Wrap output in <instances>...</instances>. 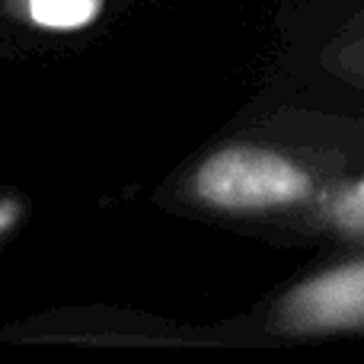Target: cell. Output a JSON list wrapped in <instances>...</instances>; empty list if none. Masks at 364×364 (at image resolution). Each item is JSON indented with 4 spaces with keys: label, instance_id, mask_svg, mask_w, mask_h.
<instances>
[{
    "label": "cell",
    "instance_id": "cell-1",
    "mask_svg": "<svg viewBox=\"0 0 364 364\" xmlns=\"http://www.w3.org/2000/svg\"><path fill=\"white\" fill-rule=\"evenodd\" d=\"M336 179L333 166L265 144H233L211 154L192 176V195L227 214L307 211Z\"/></svg>",
    "mask_w": 364,
    "mask_h": 364
},
{
    "label": "cell",
    "instance_id": "cell-2",
    "mask_svg": "<svg viewBox=\"0 0 364 364\" xmlns=\"http://www.w3.org/2000/svg\"><path fill=\"white\" fill-rule=\"evenodd\" d=\"M269 323L294 339L364 333V243L361 252L291 284L275 301Z\"/></svg>",
    "mask_w": 364,
    "mask_h": 364
},
{
    "label": "cell",
    "instance_id": "cell-3",
    "mask_svg": "<svg viewBox=\"0 0 364 364\" xmlns=\"http://www.w3.org/2000/svg\"><path fill=\"white\" fill-rule=\"evenodd\" d=\"M310 218L329 237L364 243V179H333L310 208Z\"/></svg>",
    "mask_w": 364,
    "mask_h": 364
},
{
    "label": "cell",
    "instance_id": "cell-4",
    "mask_svg": "<svg viewBox=\"0 0 364 364\" xmlns=\"http://www.w3.org/2000/svg\"><path fill=\"white\" fill-rule=\"evenodd\" d=\"M100 10V0H29V16L48 29L87 26Z\"/></svg>",
    "mask_w": 364,
    "mask_h": 364
}]
</instances>
